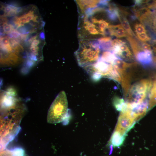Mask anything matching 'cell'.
I'll list each match as a JSON object with an SVG mask.
<instances>
[{"mask_svg":"<svg viewBox=\"0 0 156 156\" xmlns=\"http://www.w3.org/2000/svg\"><path fill=\"white\" fill-rule=\"evenodd\" d=\"M28 35L27 34H20V36L21 39L25 40L26 39Z\"/></svg>","mask_w":156,"mask_h":156,"instance_id":"f1b7e54d","label":"cell"},{"mask_svg":"<svg viewBox=\"0 0 156 156\" xmlns=\"http://www.w3.org/2000/svg\"><path fill=\"white\" fill-rule=\"evenodd\" d=\"M21 129L20 127H17L14 131L3 138L1 141V149H5L8 144L12 141L18 134Z\"/></svg>","mask_w":156,"mask_h":156,"instance_id":"8fae6325","label":"cell"},{"mask_svg":"<svg viewBox=\"0 0 156 156\" xmlns=\"http://www.w3.org/2000/svg\"><path fill=\"white\" fill-rule=\"evenodd\" d=\"M66 96L64 91L56 96L48 110L47 121L51 124L62 122L69 114Z\"/></svg>","mask_w":156,"mask_h":156,"instance_id":"7a4b0ae2","label":"cell"},{"mask_svg":"<svg viewBox=\"0 0 156 156\" xmlns=\"http://www.w3.org/2000/svg\"><path fill=\"white\" fill-rule=\"evenodd\" d=\"M38 17V16H34V17L33 18V19L32 20L34 22H38V21L37 20V18Z\"/></svg>","mask_w":156,"mask_h":156,"instance_id":"1f68e13d","label":"cell"},{"mask_svg":"<svg viewBox=\"0 0 156 156\" xmlns=\"http://www.w3.org/2000/svg\"><path fill=\"white\" fill-rule=\"evenodd\" d=\"M3 29L6 33L10 32L13 29L12 26L11 25L8 24L6 23L3 24Z\"/></svg>","mask_w":156,"mask_h":156,"instance_id":"ffe728a7","label":"cell"},{"mask_svg":"<svg viewBox=\"0 0 156 156\" xmlns=\"http://www.w3.org/2000/svg\"><path fill=\"white\" fill-rule=\"evenodd\" d=\"M11 35L15 38H18L20 35V33L17 31H13L11 33Z\"/></svg>","mask_w":156,"mask_h":156,"instance_id":"cb8c5ba5","label":"cell"},{"mask_svg":"<svg viewBox=\"0 0 156 156\" xmlns=\"http://www.w3.org/2000/svg\"><path fill=\"white\" fill-rule=\"evenodd\" d=\"M112 65L119 73H120L125 71L127 69L131 66V64L126 63L118 57L114 61Z\"/></svg>","mask_w":156,"mask_h":156,"instance_id":"30bf717a","label":"cell"},{"mask_svg":"<svg viewBox=\"0 0 156 156\" xmlns=\"http://www.w3.org/2000/svg\"><path fill=\"white\" fill-rule=\"evenodd\" d=\"M152 85L151 81L143 79L134 84L131 88L129 96L137 94H147L151 89Z\"/></svg>","mask_w":156,"mask_h":156,"instance_id":"5b68a950","label":"cell"},{"mask_svg":"<svg viewBox=\"0 0 156 156\" xmlns=\"http://www.w3.org/2000/svg\"><path fill=\"white\" fill-rule=\"evenodd\" d=\"M22 16L26 18L27 20L29 22L30 21L32 20L34 16V12L30 11L26 14L23 15Z\"/></svg>","mask_w":156,"mask_h":156,"instance_id":"44dd1931","label":"cell"},{"mask_svg":"<svg viewBox=\"0 0 156 156\" xmlns=\"http://www.w3.org/2000/svg\"><path fill=\"white\" fill-rule=\"evenodd\" d=\"M37 37V35L32 37L29 40V43H31L34 40H36Z\"/></svg>","mask_w":156,"mask_h":156,"instance_id":"f546056e","label":"cell"},{"mask_svg":"<svg viewBox=\"0 0 156 156\" xmlns=\"http://www.w3.org/2000/svg\"><path fill=\"white\" fill-rule=\"evenodd\" d=\"M40 41L38 40H35L31 43V47H35L37 46L39 43Z\"/></svg>","mask_w":156,"mask_h":156,"instance_id":"484cf974","label":"cell"},{"mask_svg":"<svg viewBox=\"0 0 156 156\" xmlns=\"http://www.w3.org/2000/svg\"><path fill=\"white\" fill-rule=\"evenodd\" d=\"M154 60H155V61L156 63V57L154 58Z\"/></svg>","mask_w":156,"mask_h":156,"instance_id":"d6a6232c","label":"cell"},{"mask_svg":"<svg viewBox=\"0 0 156 156\" xmlns=\"http://www.w3.org/2000/svg\"><path fill=\"white\" fill-rule=\"evenodd\" d=\"M113 104L115 108L121 112L124 111L127 107V103L123 99L118 97H115L113 100Z\"/></svg>","mask_w":156,"mask_h":156,"instance_id":"4fadbf2b","label":"cell"},{"mask_svg":"<svg viewBox=\"0 0 156 156\" xmlns=\"http://www.w3.org/2000/svg\"><path fill=\"white\" fill-rule=\"evenodd\" d=\"M124 139L125 135L115 131L111 137L110 142L114 147H118L122 144Z\"/></svg>","mask_w":156,"mask_h":156,"instance_id":"9c48e42d","label":"cell"},{"mask_svg":"<svg viewBox=\"0 0 156 156\" xmlns=\"http://www.w3.org/2000/svg\"><path fill=\"white\" fill-rule=\"evenodd\" d=\"M20 21L22 22L23 23H28L29 22L26 18L23 17L22 16L19 17Z\"/></svg>","mask_w":156,"mask_h":156,"instance_id":"83f0119b","label":"cell"},{"mask_svg":"<svg viewBox=\"0 0 156 156\" xmlns=\"http://www.w3.org/2000/svg\"><path fill=\"white\" fill-rule=\"evenodd\" d=\"M12 8L8 5L5 7L4 12L5 14H7L10 12L12 10Z\"/></svg>","mask_w":156,"mask_h":156,"instance_id":"4316f807","label":"cell"},{"mask_svg":"<svg viewBox=\"0 0 156 156\" xmlns=\"http://www.w3.org/2000/svg\"><path fill=\"white\" fill-rule=\"evenodd\" d=\"M149 97L150 100L148 104L149 109H150L156 104V80L154 81L152 84Z\"/></svg>","mask_w":156,"mask_h":156,"instance_id":"9a60e30c","label":"cell"},{"mask_svg":"<svg viewBox=\"0 0 156 156\" xmlns=\"http://www.w3.org/2000/svg\"><path fill=\"white\" fill-rule=\"evenodd\" d=\"M136 120L130 110L128 108L121 112L115 131L125 135Z\"/></svg>","mask_w":156,"mask_h":156,"instance_id":"3957f363","label":"cell"},{"mask_svg":"<svg viewBox=\"0 0 156 156\" xmlns=\"http://www.w3.org/2000/svg\"><path fill=\"white\" fill-rule=\"evenodd\" d=\"M107 34L118 38L127 37L129 35L121 24L110 25L107 29Z\"/></svg>","mask_w":156,"mask_h":156,"instance_id":"52a82bcc","label":"cell"},{"mask_svg":"<svg viewBox=\"0 0 156 156\" xmlns=\"http://www.w3.org/2000/svg\"><path fill=\"white\" fill-rule=\"evenodd\" d=\"M118 57L112 52L105 51L101 55L99 59L112 64L114 61Z\"/></svg>","mask_w":156,"mask_h":156,"instance_id":"7c38bea8","label":"cell"},{"mask_svg":"<svg viewBox=\"0 0 156 156\" xmlns=\"http://www.w3.org/2000/svg\"><path fill=\"white\" fill-rule=\"evenodd\" d=\"M155 11L156 12V10H155Z\"/></svg>","mask_w":156,"mask_h":156,"instance_id":"836d02e7","label":"cell"},{"mask_svg":"<svg viewBox=\"0 0 156 156\" xmlns=\"http://www.w3.org/2000/svg\"><path fill=\"white\" fill-rule=\"evenodd\" d=\"M11 156H25L24 149L20 147H16L10 150Z\"/></svg>","mask_w":156,"mask_h":156,"instance_id":"e0dca14e","label":"cell"},{"mask_svg":"<svg viewBox=\"0 0 156 156\" xmlns=\"http://www.w3.org/2000/svg\"><path fill=\"white\" fill-rule=\"evenodd\" d=\"M121 25L128 34L131 36L136 37L135 35L132 30L129 23L127 19L125 17L120 19Z\"/></svg>","mask_w":156,"mask_h":156,"instance_id":"2e32d148","label":"cell"},{"mask_svg":"<svg viewBox=\"0 0 156 156\" xmlns=\"http://www.w3.org/2000/svg\"><path fill=\"white\" fill-rule=\"evenodd\" d=\"M18 31L19 32L22 34H27L26 32L27 31V29L24 27H20L18 29Z\"/></svg>","mask_w":156,"mask_h":156,"instance_id":"d4e9b609","label":"cell"},{"mask_svg":"<svg viewBox=\"0 0 156 156\" xmlns=\"http://www.w3.org/2000/svg\"><path fill=\"white\" fill-rule=\"evenodd\" d=\"M1 44L4 46H6L10 44V40L6 37L1 38Z\"/></svg>","mask_w":156,"mask_h":156,"instance_id":"603a6c76","label":"cell"},{"mask_svg":"<svg viewBox=\"0 0 156 156\" xmlns=\"http://www.w3.org/2000/svg\"><path fill=\"white\" fill-rule=\"evenodd\" d=\"M101 0H78L77 3L80 9V14H84L88 11L98 6Z\"/></svg>","mask_w":156,"mask_h":156,"instance_id":"8992f818","label":"cell"},{"mask_svg":"<svg viewBox=\"0 0 156 156\" xmlns=\"http://www.w3.org/2000/svg\"><path fill=\"white\" fill-rule=\"evenodd\" d=\"M113 49L112 52L117 57L129 60L133 59V56L126 42L121 40L116 39L112 40Z\"/></svg>","mask_w":156,"mask_h":156,"instance_id":"277c9868","label":"cell"},{"mask_svg":"<svg viewBox=\"0 0 156 156\" xmlns=\"http://www.w3.org/2000/svg\"><path fill=\"white\" fill-rule=\"evenodd\" d=\"M101 49L97 39H81L75 54L79 65L85 67L93 65L99 60Z\"/></svg>","mask_w":156,"mask_h":156,"instance_id":"6da1fadb","label":"cell"},{"mask_svg":"<svg viewBox=\"0 0 156 156\" xmlns=\"http://www.w3.org/2000/svg\"><path fill=\"white\" fill-rule=\"evenodd\" d=\"M136 35L138 39L143 42L149 41L151 40V38L148 36L146 33L137 34Z\"/></svg>","mask_w":156,"mask_h":156,"instance_id":"d6986e66","label":"cell"},{"mask_svg":"<svg viewBox=\"0 0 156 156\" xmlns=\"http://www.w3.org/2000/svg\"><path fill=\"white\" fill-rule=\"evenodd\" d=\"M137 60L144 66L150 65L152 63L153 55L151 50L139 52L135 56Z\"/></svg>","mask_w":156,"mask_h":156,"instance_id":"ba28073f","label":"cell"},{"mask_svg":"<svg viewBox=\"0 0 156 156\" xmlns=\"http://www.w3.org/2000/svg\"><path fill=\"white\" fill-rule=\"evenodd\" d=\"M134 29L136 34L146 33L144 27L141 24H136L134 26Z\"/></svg>","mask_w":156,"mask_h":156,"instance_id":"ac0fdd59","label":"cell"},{"mask_svg":"<svg viewBox=\"0 0 156 156\" xmlns=\"http://www.w3.org/2000/svg\"><path fill=\"white\" fill-rule=\"evenodd\" d=\"M141 48L142 50H151L150 46L148 44L144 42L140 43Z\"/></svg>","mask_w":156,"mask_h":156,"instance_id":"7402d4cb","label":"cell"},{"mask_svg":"<svg viewBox=\"0 0 156 156\" xmlns=\"http://www.w3.org/2000/svg\"><path fill=\"white\" fill-rule=\"evenodd\" d=\"M127 39L129 41L135 56L138 53L142 50L140 43H139L132 37L129 35L127 37Z\"/></svg>","mask_w":156,"mask_h":156,"instance_id":"5bb4252c","label":"cell"},{"mask_svg":"<svg viewBox=\"0 0 156 156\" xmlns=\"http://www.w3.org/2000/svg\"><path fill=\"white\" fill-rule=\"evenodd\" d=\"M40 37L42 40L45 39L44 34L43 31L41 32L40 34Z\"/></svg>","mask_w":156,"mask_h":156,"instance_id":"4dcf8cb0","label":"cell"}]
</instances>
